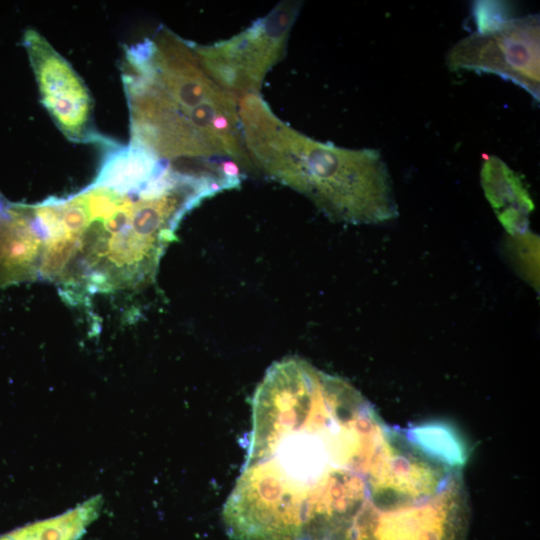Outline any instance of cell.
I'll use <instances>...</instances> for the list:
<instances>
[{"label":"cell","mask_w":540,"mask_h":540,"mask_svg":"<svg viewBox=\"0 0 540 540\" xmlns=\"http://www.w3.org/2000/svg\"><path fill=\"white\" fill-rule=\"evenodd\" d=\"M44 233L34 204L0 193V289L39 279Z\"/></svg>","instance_id":"8"},{"label":"cell","mask_w":540,"mask_h":540,"mask_svg":"<svg viewBox=\"0 0 540 540\" xmlns=\"http://www.w3.org/2000/svg\"><path fill=\"white\" fill-rule=\"evenodd\" d=\"M208 197L199 183L165 171L139 187L93 181L36 203L44 232L39 279L73 304L146 287L182 219Z\"/></svg>","instance_id":"2"},{"label":"cell","mask_w":540,"mask_h":540,"mask_svg":"<svg viewBox=\"0 0 540 540\" xmlns=\"http://www.w3.org/2000/svg\"><path fill=\"white\" fill-rule=\"evenodd\" d=\"M432 489L416 426L387 425L348 381L293 356L255 389L222 519L232 540H381Z\"/></svg>","instance_id":"1"},{"label":"cell","mask_w":540,"mask_h":540,"mask_svg":"<svg viewBox=\"0 0 540 540\" xmlns=\"http://www.w3.org/2000/svg\"><path fill=\"white\" fill-rule=\"evenodd\" d=\"M238 114L254 169L307 197L330 219L375 224L398 215L378 150L316 141L278 118L260 94L239 98Z\"/></svg>","instance_id":"3"},{"label":"cell","mask_w":540,"mask_h":540,"mask_svg":"<svg viewBox=\"0 0 540 540\" xmlns=\"http://www.w3.org/2000/svg\"><path fill=\"white\" fill-rule=\"evenodd\" d=\"M300 1H281L266 16L230 39L193 43L206 74L237 100L259 94L267 73L284 57Z\"/></svg>","instance_id":"5"},{"label":"cell","mask_w":540,"mask_h":540,"mask_svg":"<svg viewBox=\"0 0 540 540\" xmlns=\"http://www.w3.org/2000/svg\"><path fill=\"white\" fill-rule=\"evenodd\" d=\"M23 46L42 104L64 136L80 144L96 143L106 148L116 144L96 129L93 99L71 64L34 29L25 30Z\"/></svg>","instance_id":"7"},{"label":"cell","mask_w":540,"mask_h":540,"mask_svg":"<svg viewBox=\"0 0 540 540\" xmlns=\"http://www.w3.org/2000/svg\"><path fill=\"white\" fill-rule=\"evenodd\" d=\"M102 505L101 495L91 497L61 515L0 535V540H79L99 516Z\"/></svg>","instance_id":"9"},{"label":"cell","mask_w":540,"mask_h":540,"mask_svg":"<svg viewBox=\"0 0 540 540\" xmlns=\"http://www.w3.org/2000/svg\"><path fill=\"white\" fill-rule=\"evenodd\" d=\"M539 24V15L532 14L474 32L449 50L447 66L496 74L539 100Z\"/></svg>","instance_id":"6"},{"label":"cell","mask_w":540,"mask_h":540,"mask_svg":"<svg viewBox=\"0 0 540 540\" xmlns=\"http://www.w3.org/2000/svg\"><path fill=\"white\" fill-rule=\"evenodd\" d=\"M130 115V143L179 170L209 169L238 163L254 167L229 93L200 105L169 95L148 77L121 67Z\"/></svg>","instance_id":"4"}]
</instances>
